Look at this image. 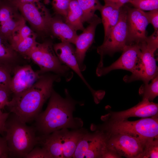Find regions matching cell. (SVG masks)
Wrapping results in <instances>:
<instances>
[{"label":"cell","mask_w":158,"mask_h":158,"mask_svg":"<svg viewBox=\"0 0 158 158\" xmlns=\"http://www.w3.org/2000/svg\"><path fill=\"white\" fill-rule=\"evenodd\" d=\"M60 77L57 74L44 73L29 89L13 95L6 106L10 112L15 114L24 123L35 120L44 103L49 98L54 83L59 81Z\"/></svg>","instance_id":"6da1fadb"},{"label":"cell","mask_w":158,"mask_h":158,"mask_svg":"<svg viewBox=\"0 0 158 158\" xmlns=\"http://www.w3.org/2000/svg\"><path fill=\"white\" fill-rule=\"evenodd\" d=\"M66 91V97L63 98L53 90L46 110L35 120L34 127L41 135H47L62 129H76L82 127L81 119L73 116L76 102L70 97L67 91Z\"/></svg>","instance_id":"7a4b0ae2"},{"label":"cell","mask_w":158,"mask_h":158,"mask_svg":"<svg viewBox=\"0 0 158 158\" xmlns=\"http://www.w3.org/2000/svg\"><path fill=\"white\" fill-rule=\"evenodd\" d=\"M34 127L29 126L21 121L14 114L10 112L6 121L4 136L13 158H25L38 143Z\"/></svg>","instance_id":"3957f363"},{"label":"cell","mask_w":158,"mask_h":158,"mask_svg":"<svg viewBox=\"0 0 158 158\" xmlns=\"http://www.w3.org/2000/svg\"><path fill=\"white\" fill-rule=\"evenodd\" d=\"M81 130L69 131L67 128L38 136V144L48 152L51 158L73 157L78 142L85 133Z\"/></svg>","instance_id":"277c9868"},{"label":"cell","mask_w":158,"mask_h":158,"mask_svg":"<svg viewBox=\"0 0 158 158\" xmlns=\"http://www.w3.org/2000/svg\"><path fill=\"white\" fill-rule=\"evenodd\" d=\"M26 58L31 59L40 67L42 74L52 72L63 77L67 81L73 76L70 68L62 62L56 56L50 41L37 42L28 53Z\"/></svg>","instance_id":"5b68a950"},{"label":"cell","mask_w":158,"mask_h":158,"mask_svg":"<svg viewBox=\"0 0 158 158\" xmlns=\"http://www.w3.org/2000/svg\"><path fill=\"white\" fill-rule=\"evenodd\" d=\"M106 129L111 135L122 133L146 139H158V114L135 121L111 122Z\"/></svg>","instance_id":"8992f818"},{"label":"cell","mask_w":158,"mask_h":158,"mask_svg":"<svg viewBox=\"0 0 158 158\" xmlns=\"http://www.w3.org/2000/svg\"><path fill=\"white\" fill-rule=\"evenodd\" d=\"M127 8H120L118 21L112 28L103 44L98 47L97 51L100 56V61L97 68L103 66V57L106 54L112 55L122 51L127 45Z\"/></svg>","instance_id":"52a82bcc"},{"label":"cell","mask_w":158,"mask_h":158,"mask_svg":"<svg viewBox=\"0 0 158 158\" xmlns=\"http://www.w3.org/2000/svg\"><path fill=\"white\" fill-rule=\"evenodd\" d=\"M141 50L140 59L134 71L131 75L123 78L126 82L142 80L144 84L158 75V67L154 57V53L158 47L150 44L145 41L140 44Z\"/></svg>","instance_id":"ba28073f"},{"label":"cell","mask_w":158,"mask_h":158,"mask_svg":"<svg viewBox=\"0 0 158 158\" xmlns=\"http://www.w3.org/2000/svg\"><path fill=\"white\" fill-rule=\"evenodd\" d=\"M10 0L35 30L43 34H49V24L51 16L43 4L40 1L25 2L19 0Z\"/></svg>","instance_id":"9c48e42d"},{"label":"cell","mask_w":158,"mask_h":158,"mask_svg":"<svg viewBox=\"0 0 158 158\" xmlns=\"http://www.w3.org/2000/svg\"><path fill=\"white\" fill-rule=\"evenodd\" d=\"M111 135L110 137H108L107 142V148L121 157L128 158H142L147 143L150 140L126 133H117Z\"/></svg>","instance_id":"30bf717a"},{"label":"cell","mask_w":158,"mask_h":158,"mask_svg":"<svg viewBox=\"0 0 158 158\" xmlns=\"http://www.w3.org/2000/svg\"><path fill=\"white\" fill-rule=\"evenodd\" d=\"M107 138L102 132L85 133L78 142L73 158H102L107 147Z\"/></svg>","instance_id":"8fae6325"},{"label":"cell","mask_w":158,"mask_h":158,"mask_svg":"<svg viewBox=\"0 0 158 158\" xmlns=\"http://www.w3.org/2000/svg\"><path fill=\"white\" fill-rule=\"evenodd\" d=\"M127 45L138 44L144 42L149 24L145 12L134 8H127Z\"/></svg>","instance_id":"7c38bea8"},{"label":"cell","mask_w":158,"mask_h":158,"mask_svg":"<svg viewBox=\"0 0 158 158\" xmlns=\"http://www.w3.org/2000/svg\"><path fill=\"white\" fill-rule=\"evenodd\" d=\"M26 22L17 7L10 0H0V33L9 40L13 33Z\"/></svg>","instance_id":"4fadbf2b"},{"label":"cell","mask_w":158,"mask_h":158,"mask_svg":"<svg viewBox=\"0 0 158 158\" xmlns=\"http://www.w3.org/2000/svg\"><path fill=\"white\" fill-rule=\"evenodd\" d=\"M120 58L110 66L97 68L96 74L98 76L107 74L112 70L123 69L133 73L139 62L141 50L139 44L126 45L123 50Z\"/></svg>","instance_id":"5bb4252c"},{"label":"cell","mask_w":158,"mask_h":158,"mask_svg":"<svg viewBox=\"0 0 158 158\" xmlns=\"http://www.w3.org/2000/svg\"><path fill=\"white\" fill-rule=\"evenodd\" d=\"M43 74L39 70L35 71L29 65L17 67L10 83L9 88L11 93L13 95H17L28 89Z\"/></svg>","instance_id":"9a60e30c"},{"label":"cell","mask_w":158,"mask_h":158,"mask_svg":"<svg viewBox=\"0 0 158 158\" xmlns=\"http://www.w3.org/2000/svg\"><path fill=\"white\" fill-rule=\"evenodd\" d=\"M101 23V19L95 14L89 22V25L76 39L74 44L76 47L75 54L81 71L86 69L84 63L86 53L94 41L96 27Z\"/></svg>","instance_id":"2e32d148"},{"label":"cell","mask_w":158,"mask_h":158,"mask_svg":"<svg viewBox=\"0 0 158 158\" xmlns=\"http://www.w3.org/2000/svg\"><path fill=\"white\" fill-rule=\"evenodd\" d=\"M158 105L147 99H143L137 104L127 110L112 113L111 114V122L127 120L130 117L145 118L158 114Z\"/></svg>","instance_id":"e0dca14e"},{"label":"cell","mask_w":158,"mask_h":158,"mask_svg":"<svg viewBox=\"0 0 158 158\" xmlns=\"http://www.w3.org/2000/svg\"><path fill=\"white\" fill-rule=\"evenodd\" d=\"M71 43L65 42L53 45L54 51L57 57L63 63L72 69L81 78L85 85L91 90L82 73L75 54V49Z\"/></svg>","instance_id":"ac0fdd59"},{"label":"cell","mask_w":158,"mask_h":158,"mask_svg":"<svg viewBox=\"0 0 158 158\" xmlns=\"http://www.w3.org/2000/svg\"><path fill=\"white\" fill-rule=\"evenodd\" d=\"M60 16L51 17L49 24V34L61 42L74 44L78 35L76 31L63 22Z\"/></svg>","instance_id":"d6986e66"},{"label":"cell","mask_w":158,"mask_h":158,"mask_svg":"<svg viewBox=\"0 0 158 158\" xmlns=\"http://www.w3.org/2000/svg\"><path fill=\"white\" fill-rule=\"evenodd\" d=\"M120 8L117 7L114 3L106 2L100 10L102 22L104 29V40L107 37L112 28L118 23Z\"/></svg>","instance_id":"ffe728a7"},{"label":"cell","mask_w":158,"mask_h":158,"mask_svg":"<svg viewBox=\"0 0 158 158\" xmlns=\"http://www.w3.org/2000/svg\"><path fill=\"white\" fill-rule=\"evenodd\" d=\"M83 12L76 0H71L65 22L76 31H83Z\"/></svg>","instance_id":"44dd1931"},{"label":"cell","mask_w":158,"mask_h":158,"mask_svg":"<svg viewBox=\"0 0 158 158\" xmlns=\"http://www.w3.org/2000/svg\"><path fill=\"white\" fill-rule=\"evenodd\" d=\"M83 12V23L89 22L94 17L95 11L102 6L99 0H76Z\"/></svg>","instance_id":"7402d4cb"},{"label":"cell","mask_w":158,"mask_h":158,"mask_svg":"<svg viewBox=\"0 0 158 158\" xmlns=\"http://www.w3.org/2000/svg\"><path fill=\"white\" fill-rule=\"evenodd\" d=\"M17 54L8 40L0 33V62L10 64L16 59Z\"/></svg>","instance_id":"603a6c76"},{"label":"cell","mask_w":158,"mask_h":158,"mask_svg":"<svg viewBox=\"0 0 158 158\" xmlns=\"http://www.w3.org/2000/svg\"><path fill=\"white\" fill-rule=\"evenodd\" d=\"M149 84H144L140 87L139 93L146 99L152 102L158 95V75L152 80Z\"/></svg>","instance_id":"cb8c5ba5"},{"label":"cell","mask_w":158,"mask_h":158,"mask_svg":"<svg viewBox=\"0 0 158 158\" xmlns=\"http://www.w3.org/2000/svg\"><path fill=\"white\" fill-rule=\"evenodd\" d=\"M36 35L33 32L12 47L13 49L25 57L36 42Z\"/></svg>","instance_id":"d4e9b609"},{"label":"cell","mask_w":158,"mask_h":158,"mask_svg":"<svg viewBox=\"0 0 158 158\" xmlns=\"http://www.w3.org/2000/svg\"><path fill=\"white\" fill-rule=\"evenodd\" d=\"M25 22L20 25L13 33L9 40L12 47L33 32L31 29L26 25Z\"/></svg>","instance_id":"484cf974"},{"label":"cell","mask_w":158,"mask_h":158,"mask_svg":"<svg viewBox=\"0 0 158 158\" xmlns=\"http://www.w3.org/2000/svg\"><path fill=\"white\" fill-rule=\"evenodd\" d=\"M10 65L9 64L0 62V87L9 91L10 84L11 78Z\"/></svg>","instance_id":"4316f807"},{"label":"cell","mask_w":158,"mask_h":158,"mask_svg":"<svg viewBox=\"0 0 158 158\" xmlns=\"http://www.w3.org/2000/svg\"><path fill=\"white\" fill-rule=\"evenodd\" d=\"M129 3L134 8L143 11L158 9V0H130Z\"/></svg>","instance_id":"83f0119b"},{"label":"cell","mask_w":158,"mask_h":158,"mask_svg":"<svg viewBox=\"0 0 158 158\" xmlns=\"http://www.w3.org/2000/svg\"><path fill=\"white\" fill-rule=\"evenodd\" d=\"M142 158H158V139H151L147 141Z\"/></svg>","instance_id":"f1b7e54d"},{"label":"cell","mask_w":158,"mask_h":158,"mask_svg":"<svg viewBox=\"0 0 158 158\" xmlns=\"http://www.w3.org/2000/svg\"><path fill=\"white\" fill-rule=\"evenodd\" d=\"M71 0H52V8L56 14L66 18Z\"/></svg>","instance_id":"f546056e"},{"label":"cell","mask_w":158,"mask_h":158,"mask_svg":"<svg viewBox=\"0 0 158 158\" xmlns=\"http://www.w3.org/2000/svg\"><path fill=\"white\" fill-rule=\"evenodd\" d=\"M51 158L47 151L43 147L36 146L25 156V158Z\"/></svg>","instance_id":"4dcf8cb0"},{"label":"cell","mask_w":158,"mask_h":158,"mask_svg":"<svg viewBox=\"0 0 158 158\" xmlns=\"http://www.w3.org/2000/svg\"><path fill=\"white\" fill-rule=\"evenodd\" d=\"M149 23L153 26L154 31H158V9L145 12Z\"/></svg>","instance_id":"1f68e13d"},{"label":"cell","mask_w":158,"mask_h":158,"mask_svg":"<svg viewBox=\"0 0 158 158\" xmlns=\"http://www.w3.org/2000/svg\"><path fill=\"white\" fill-rule=\"evenodd\" d=\"M10 91L0 87V109L6 106L9 101Z\"/></svg>","instance_id":"d6a6232c"},{"label":"cell","mask_w":158,"mask_h":158,"mask_svg":"<svg viewBox=\"0 0 158 158\" xmlns=\"http://www.w3.org/2000/svg\"><path fill=\"white\" fill-rule=\"evenodd\" d=\"M0 134V158H7L9 156V152L5 137Z\"/></svg>","instance_id":"836d02e7"},{"label":"cell","mask_w":158,"mask_h":158,"mask_svg":"<svg viewBox=\"0 0 158 158\" xmlns=\"http://www.w3.org/2000/svg\"><path fill=\"white\" fill-rule=\"evenodd\" d=\"M10 114L4 113L0 109V134L3 135L5 133V127L6 121Z\"/></svg>","instance_id":"e575fe53"},{"label":"cell","mask_w":158,"mask_h":158,"mask_svg":"<svg viewBox=\"0 0 158 158\" xmlns=\"http://www.w3.org/2000/svg\"><path fill=\"white\" fill-rule=\"evenodd\" d=\"M121 157L116 152L109 149L107 147L102 157V158H118Z\"/></svg>","instance_id":"d590c367"},{"label":"cell","mask_w":158,"mask_h":158,"mask_svg":"<svg viewBox=\"0 0 158 158\" xmlns=\"http://www.w3.org/2000/svg\"><path fill=\"white\" fill-rule=\"evenodd\" d=\"M130 0H118V1L115 4L117 7L120 8L123 5L126 3H129Z\"/></svg>","instance_id":"8d00e7d4"},{"label":"cell","mask_w":158,"mask_h":158,"mask_svg":"<svg viewBox=\"0 0 158 158\" xmlns=\"http://www.w3.org/2000/svg\"><path fill=\"white\" fill-rule=\"evenodd\" d=\"M20 1L23 2H36L40 1H41L43 0L46 4L48 3L49 2V0H19Z\"/></svg>","instance_id":"74e56055"}]
</instances>
